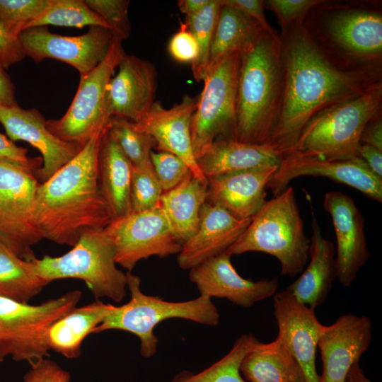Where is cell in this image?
<instances>
[{
	"label": "cell",
	"mask_w": 382,
	"mask_h": 382,
	"mask_svg": "<svg viewBox=\"0 0 382 382\" xmlns=\"http://www.w3.org/2000/svg\"><path fill=\"white\" fill-rule=\"evenodd\" d=\"M30 366L23 382H70V374L54 361L44 358Z\"/></svg>",
	"instance_id": "obj_43"
},
{
	"label": "cell",
	"mask_w": 382,
	"mask_h": 382,
	"mask_svg": "<svg viewBox=\"0 0 382 382\" xmlns=\"http://www.w3.org/2000/svg\"><path fill=\"white\" fill-rule=\"evenodd\" d=\"M241 52L229 54L209 68L191 122L197 161L219 137L233 138Z\"/></svg>",
	"instance_id": "obj_10"
},
{
	"label": "cell",
	"mask_w": 382,
	"mask_h": 382,
	"mask_svg": "<svg viewBox=\"0 0 382 382\" xmlns=\"http://www.w3.org/2000/svg\"><path fill=\"white\" fill-rule=\"evenodd\" d=\"M251 219H238L223 208L206 202L202 207L197 231L182 245L178 263L190 270L224 253L238 240Z\"/></svg>",
	"instance_id": "obj_23"
},
{
	"label": "cell",
	"mask_w": 382,
	"mask_h": 382,
	"mask_svg": "<svg viewBox=\"0 0 382 382\" xmlns=\"http://www.w3.org/2000/svg\"><path fill=\"white\" fill-rule=\"evenodd\" d=\"M150 159L163 192L175 187L191 172L181 158L168 152L152 151Z\"/></svg>",
	"instance_id": "obj_40"
},
{
	"label": "cell",
	"mask_w": 382,
	"mask_h": 382,
	"mask_svg": "<svg viewBox=\"0 0 382 382\" xmlns=\"http://www.w3.org/2000/svg\"><path fill=\"white\" fill-rule=\"evenodd\" d=\"M381 101L380 81L361 95L320 112L303 129L293 152L326 159L357 157L364 129L379 115Z\"/></svg>",
	"instance_id": "obj_6"
},
{
	"label": "cell",
	"mask_w": 382,
	"mask_h": 382,
	"mask_svg": "<svg viewBox=\"0 0 382 382\" xmlns=\"http://www.w3.org/2000/svg\"><path fill=\"white\" fill-rule=\"evenodd\" d=\"M37 170L0 160V243L27 261L36 258L33 246L43 238L33 214Z\"/></svg>",
	"instance_id": "obj_11"
},
{
	"label": "cell",
	"mask_w": 382,
	"mask_h": 382,
	"mask_svg": "<svg viewBox=\"0 0 382 382\" xmlns=\"http://www.w3.org/2000/svg\"><path fill=\"white\" fill-rule=\"evenodd\" d=\"M325 34L349 59L370 66L382 54V17L368 10L342 8L324 22Z\"/></svg>",
	"instance_id": "obj_22"
},
{
	"label": "cell",
	"mask_w": 382,
	"mask_h": 382,
	"mask_svg": "<svg viewBox=\"0 0 382 382\" xmlns=\"http://www.w3.org/2000/svg\"><path fill=\"white\" fill-rule=\"evenodd\" d=\"M210 0H180L178 1L179 10L185 16L195 14L204 8Z\"/></svg>",
	"instance_id": "obj_50"
},
{
	"label": "cell",
	"mask_w": 382,
	"mask_h": 382,
	"mask_svg": "<svg viewBox=\"0 0 382 382\" xmlns=\"http://www.w3.org/2000/svg\"><path fill=\"white\" fill-rule=\"evenodd\" d=\"M108 129L132 166L151 161V149L156 146L153 138L138 130L134 123L127 119L111 117Z\"/></svg>",
	"instance_id": "obj_36"
},
{
	"label": "cell",
	"mask_w": 382,
	"mask_h": 382,
	"mask_svg": "<svg viewBox=\"0 0 382 382\" xmlns=\"http://www.w3.org/2000/svg\"><path fill=\"white\" fill-rule=\"evenodd\" d=\"M323 208L330 214L337 241V278L349 286L370 256L364 233V220L354 199L340 191H329Z\"/></svg>",
	"instance_id": "obj_17"
},
{
	"label": "cell",
	"mask_w": 382,
	"mask_h": 382,
	"mask_svg": "<svg viewBox=\"0 0 382 382\" xmlns=\"http://www.w3.org/2000/svg\"><path fill=\"white\" fill-rule=\"evenodd\" d=\"M115 36L108 28L89 27L85 34L66 36L51 33L45 26L23 30L18 36L25 56L35 62L54 59L74 67L83 76L106 56Z\"/></svg>",
	"instance_id": "obj_13"
},
{
	"label": "cell",
	"mask_w": 382,
	"mask_h": 382,
	"mask_svg": "<svg viewBox=\"0 0 382 382\" xmlns=\"http://www.w3.org/2000/svg\"><path fill=\"white\" fill-rule=\"evenodd\" d=\"M126 274L130 300L119 306L110 304L108 314L92 333L112 329L131 332L140 340L141 354L150 357L156 352L158 342L154 330L166 319L178 318L209 326L218 325L219 313L209 297L199 294L187 301H167L144 294L140 278L131 272Z\"/></svg>",
	"instance_id": "obj_5"
},
{
	"label": "cell",
	"mask_w": 382,
	"mask_h": 382,
	"mask_svg": "<svg viewBox=\"0 0 382 382\" xmlns=\"http://www.w3.org/2000/svg\"><path fill=\"white\" fill-rule=\"evenodd\" d=\"M81 296L74 290L39 305L0 297V361L11 356L32 366L49 357L48 330L76 306Z\"/></svg>",
	"instance_id": "obj_8"
},
{
	"label": "cell",
	"mask_w": 382,
	"mask_h": 382,
	"mask_svg": "<svg viewBox=\"0 0 382 382\" xmlns=\"http://www.w3.org/2000/svg\"><path fill=\"white\" fill-rule=\"evenodd\" d=\"M279 166L241 170L208 179L207 202L238 219H251L267 201V185Z\"/></svg>",
	"instance_id": "obj_24"
},
{
	"label": "cell",
	"mask_w": 382,
	"mask_h": 382,
	"mask_svg": "<svg viewBox=\"0 0 382 382\" xmlns=\"http://www.w3.org/2000/svg\"><path fill=\"white\" fill-rule=\"evenodd\" d=\"M372 323L366 316H340L324 327L319 339L323 362L321 382H344L351 367L359 362L370 345Z\"/></svg>",
	"instance_id": "obj_19"
},
{
	"label": "cell",
	"mask_w": 382,
	"mask_h": 382,
	"mask_svg": "<svg viewBox=\"0 0 382 382\" xmlns=\"http://www.w3.org/2000/svg\"><path fill=\"white\" fill-rule=\"evenodd\" d=\"M284 66L280 36L264 30L241 52L233 138L270 144L281 106Z\"/></svg>",
	"instance_id": "obj_3"
},
{
	"label": "cell",
	"mask_w": 382,
	"mask_h": 382,
	"mask_svg": "<svg viewBox=\"0 0 382 382\" xmlns=\"http://www.w3.org/2000/svg\"><path fill=\"white\" fill-rule=\"evenodd\" d=\"M110 303L96 301L81 307H74L55 321L47 335L48 347L68 359L81 354L83 340L98 326L108 313Z\"/></svg>",
	"instance_id": "obj_29"
},
{
	"label": "cell",
	"mask_w": 382,
	"mask_h": 382,
	"mask_svg": "<svg viewBox=\"0 0 382 382\" xmlns=\"http://www.w3.org/2000/svg\"><path fill=\"white\" fill-rule=\"evenodd\" d=\"M168 51L173 59L182 63H193L198 55V47L193 35L184 23L170 39Z\"/></svg>",
	"instance_id": "obj_42"
},
{
	"label": "cell",
	"mask_w": 382,
	"mask_h": 382,
	"mask_svg": "<svg viewBox=\"0 0 382 382\" xmlns=\"http://www.w3.org/2000/svg\"><path fill=\"white\" fill-rule=\"evenodd\" d=\"M52 0H0V21L14 37L36 19Z\"/></svg>",
	"instance_id": "obj_38"
},
{
	"label": "cell",
	"mask_w": 382,
	"mask_h": 382,
	"mask_svg": "<svg viewBox=\"0 0 382 382\" xmlns=\"http://www.w3.org/2000/svg\"><path fill=\"white\" fill-rule=\"evenodd\" d=\"M256 21L262 28L267 31L274 30L268 23L264 12V1L261 0H223Z\"/></svg>",
	"instance_id": "obj_46"
},
{
	"label": "cell",
	"mask_w": 382,
	"mask_h": 382,
	"mask_svg": "<svg viewBox=\"0 0 382 382\" xmlns=\"http://www.w3.org/2000/svg\"><path fill=\"white\" fill-rule=\"evenodd\" d=\"M264 30L253 18L222 0L210 47L208 69L229 54L245 50Z\"/></svg>",
	"instance_id": "obj_31"
},
{
	"label": "cell",
	"mask_w": 382,
	"mask_h": 382,
	"mask_svg": "<svg viewBox=\"0 0 382 382\" xmlns=\"http://www.w3.org/2000/svg\"><path fill=\"white\" fill-rule=\"evenodd\" d=\"M189 277L200 295L224 298L244 308L273 296L279 286L277 278L254 282L242 277L226 252L192 267Z\"/></svg>",
	"instance_id": "obj_20"
},
{
	"label": "cell",
	"mask_w": 382,
	"mask_h": 382,
	"mask_svg": "<svg viewBox=\"0 0 382 382\" xmlns=\"http://www.w3.org/2000/svg\"><path fill=\"white\" fill-rule=\"evenodd\" d=\"M357 156L375 175L382 179V150L369 144H360Z\"/></svg>",
	"instance_id": "obj_47"
},
{
	"label": "cell",
	"mask_w": 382,
	"mask_h": 382,
	"mask_svg": "<svg viewBox=\"0 0 382 382\" xmlns=\"http://www.w3.org/2000/svg\"><path fill=\"white\" fill-rule=\"evenodd\" d=\"M280 38L284 86L270 145L284 157L294 151L302 131L316 115L381 81L373 67L340 66L303 22L283 30Z\"/></svg>",
	"instance_id": "obj_1"
},
{
	"label": "cell",
	"mask_w": 382,
	"mask_h": 382,
	"mask_svg": "<svg viewBox=\"0 0 382 382\" xmlns=\"http://www.w3.org/2000/svg\"><path fill=\"white\" fill-rule=\"evenodd\" d=\"M314 311L286 289L274 296L277 338L297 361L306 382H321L316 369V353L325 325Z\"/></svg>",
	"instance_id": "obj_15"
},
{
	"label": "cell",
	"mask_w": 382,
	"mask_h": 382,
	"mask_svg": "<svg viewBox=\"0 0 382 382\" xmlns=\"http://www.w3.org/2000/svg\"><path fill=\"white\" fill-rule=\"evenodd\" d=\"M107 88L109 115L138 122L155 102L157 71L148 60L125 54Z\"/></svg>",
	"instance_id": "obj_21"
},
{
	"label": "cell",
	"mask_w": 382,
	"mask_h": 382,
	"mask_svg": "<svg viewBox=\"0 0 382 382\" xmlns=\"http://www.w3.org/2000/svg\"><path fill=\"white\" fill-rule=\"evenodd\" d=\"M240 371L250 382H306L301 369L282 343L257 340L243 357Z\"/></svg>",
	"instance_id": "obj_30"
},
{
	"label": "cell",
	"mask_w": 382,
	"mask_h": 382,
	"mask_svg": "<svg viewBox=\"0 0 382 382\" xmlns=\"http://www.w3.org/2000/svg\"><path fill=\"white\" fill-rule=\"evenodd\" d=\"M122 41L115 37L105 58L89 73L80 76L76 93L63 117L47 121L49 131L59 139L83 147L107 127L110 119L107 88L126 54Z\"/></svg>",
	"instance_id": "obj_9"
},
{
	"label": "cell",
	"mask_w": 382,
	"mask_h": 382,
	"mask_svg": "<svg viewBox=\"0 0 382 382\" xmlns=\"http://www.w3.org/2000/svg\"><path fill=\"white\" fill-rule=\"evenodd\" d=\"M0 123L11 141H26L40 152L42 165L35 174L40 183L47 181L82 149L52 134L37 109L0 105Z\"/></svg>",
	"instance_id": "obj_16"
},
{
	"label": "cell",
	"mask_w": 382,
	"mask_h": 382,
	"mask_svg": "<svg viewBox=\"0 0 382 382\" xmlns=\"http://www.w3.org/2000/svg\"><path fill=\"white\" fill-rule=\"evenodd\" d=\"M16 89L9 75L5 69L0 68V105H12L17 104Z\"/></svg>",
	"instance_id": "obj_49"
},
{
	"label": "cell",
	"mask_w": 382,
	"mask_h": 382,
	"mask_svg": "<svg viewBox=\"0 0 382 382\" xmlns=\"http://www.w3.org/2000/svg\"><path fill=\"white\" fill-rule=\"evenodd\" d=\"M344 382H372L366 378L362 369L359 365V362L354 364L346 375Z\"/></svg>",
	"instance_id": "obj_51"
},
{
	"label": "cell",
	"mask_w": 382,
	"mask_h": 382,
	"mask_svg": "<svg viewBox=\"0 0 382 382\" xmlns=\"http://www.w3.org/2000/svg\"><path fill=\"white\" fill-rule=\"evenodd\" d=\"M98 161L100 192L113 219L132 212L130 185L132 164L108 127L102 132Z\"/></svg>",
	"instance_id": "obj_27"
},
{
	"label": "cell",
	"mask_w": 382,
	"mask_h": 382,
	"mask_svg": "<svg viewBox=\"0 0 382 382\" xmlns=\"http://www.w3.org/2000/svg\"><path fill=\"white\" fill-rule=\"evenodd\" d=\"M0 160L39 169L42 157L29 158L28 149L16 146L13 141L0 133Z\"/></svg>",
	"instance_id": "obj_44"
},
{
	"label": "cell",
	"mask_w": 382,
	"mask_h": 382,
	"mask_svg": "<svg viewBox=\"0 0 382 382\" xmlns=\"http://www.w3.org/2000/svg\"><path fill=\"white\" fill-rule=\"evenodd\" d=\"M103 131L38 185L33 214L43 238L73 247L83 231L105 228L113 219L98 185V156Z\"/></svg>",
	"instance_id": "obj_2"
},
{
	"label": "cell",
	"mask_w": 382,
	"mask_h": 382,
	"mask_svg": "<svg viewBox=\"0 0 382 382\" xmlns=\"http://www.w3.org/2000/svg\"><path fill=\"white\" fill-rule=\"evenodd\" d=\"M309 245L294 190L288 187L265 202L226 253L231 256L251 251L267 253L279 261L281 274L294 277L307 265Z\"/></svg>",
	"instance_id": "obj_4"
},
{
	"label": "cell",
	"mask_w": 382,
	"mask_h": 382,
	"mask_svg": "<svg viewBox=\"0 0 382 382\" xmlns=\"http://www.w3.org/2000/svg\"><path fill=\"white\" fill-rule=\"evenodd\" d=\"M221 6L222 0H210L199 12L185 16L184 24L198 47L197 57L191 64L193 77L197 82L204 80L208 70L210 47Z\"/></svg>",
	"instance_id": "obj_34"
},
{
	"label": "cell",
	"mask_w": 382,
	"mask_h": 382,
	"mask_svg": "<svg viewBox=\"0 0 382 382\" xmlns=\"http://www.w3.org/2000/svg\"><path fill=\"white\" fill-rule=\"evenodd\" d=\"M282 158L269 144H249L219 137L197 161L208 180L228 173L279 166Z\"/></svg>",
	"instance_id": "obj_26"
},
{
	"label": "cell",
	"mask_w": 382,
	"mask_h": 382,
	"mask_svg": "<svg viewBox=\"0 0 382 382\" xmlns=\"http://www.w3.org/2000/svg\"><path fill=\"white\" fill-rule=\"evenodd\" d=\"M326 2L322 0H268L265 7L273 11L282 30L296 23L303 22L313 8Z\"/></svg>",
	"instance_id": "obj_41"
},
{
	"label": "cell",
	"mask_w": 382,
	"mask_h": 382,
	"mask_svg": "<svg viewBox=\"0 0 382 382\" xmlns=\"http://www.w3.org/2000/svg\"><path fill=\"white\" fill-rule=\"evenodd\" d=\"M47 284L33 261L19 257L0 243V297L28 303Z\"/></svg>",
	"instance_id": "obj_32"
},
{
	"label": "cell",
	"mask_w": 382,
	"mask_h": 382,
	"mask_svg": "<svg viewBox=\"0 0 382 382\" xmlns=\"http://www.w3.org/2000/svg\"><path fill=\"white\" fill-rule=\"evenodd\" d=\"M88 7L105 23L108 30L121 40L129 37L128 0H85Z\"/></svg>",
	"instance_id": "obj_39"
},
{
	"label": "cell",
	"mask_w": 382,
	"mask_h": 382,
	"mask_svg": "<svg viewBox=\"0 0 382 382\" xmlns=\"http://www.w3.org/2000/svg\"><path fill=\"white\" fill-rule=\"evenodd\" d=\"M311 228L310 262L286 290L301 303L315 310L324 303L331 290L332 282L337 278V267L334 245L323 236L315 217Z\"/></svg>",
	"instance_id": "obj_25"
},
{
	"label": "cell",
	"mask_w": 382,
	"mask_h": 382,
	"mask_svg": "<svg viewBox=\"0 0 382 382\" xmlns=\"http://www.w3.org/2000/svg\"><path fill=\"white\" fill-rule=\"evenodd\" d=\"M257 340L251 334H243L221 359L198 374L180 373L171 382H245L241 374V363Z\"/></svg>",
	"instance_id": "obj_33"
},
{
	"label": "cell",
	"mask_w": 382,
	"mask_h": 382,
	"mask_svg": "<svg viewBox=\"0 0 382 382\" xmlns=\"http://www.w3.org/2000/svg\"><path fill=\"white\" fill-rule=\"evenodd\" d=\"M360 144H366L382 150V121L378 115L368 122L361 134Z\"/></svg>",
	"instance_id": "obj_48"
},
{
	"label": "cell",
	"mask_w": 382,
	"mask_h": 382,
	"mask_svg": "<svg viewBox=\"0 0 382 382\" xmlns=\"http://www.w3.org/2000/svg\"><path fill=\"white\" fill-rule=\"evenodd\" d=\"M207 199V185L192 173L175 187L163 192L159 204L170 228L183 245L197 231L202 205Z\"/></svg>",
	"instance_id": "obj_28"
},
{
	"label": "cell",
	"mask_w": 382,
	"mask_h": 382,
	"mask_svg": "<svg viewBox=\"0 0 382 382\" xmlns=\"http://www.w3.org/2000/svg\"><path fill=\"white\" fill-rule=\"evenodd\" d=\"M104 231L114 245L116 263L128 272L141 260L178 254L182 248L159 203L112 219Z\"/></svg>",
	"instance_id": "obj_12"
},
{
	"label": "cell",
	"mask_w": 382,
	"mask_h": 382,
	"mask_svg": "<svg viewBox=\"0 0 382 382\" xmlns=\"http://www.w3.org/2000/svg\"><path fill=\"white\" fill-rule=\"evenodd\" d=\"M47 25L108 28L105 23L88 7L85 0H52L47 8L26 29Z\"/></svg>",
	"instance_id": "obj_35"
},
{
	"label": "cell",
	"mask_w": 382,
	"mask_h": 382,
	"mask_svg": "<svg viewBox=\"0 0 382 382\" xmlns=\"http://www.w3.org/2000/svg\"><path fill=\"white\" fill-rule=\"evenodd\" d=\"M25 57L18 38L11 35L0 21V68L8 69Z\"/></svg>",
	"instance_id": "obj_45"
},
{
	"label": "cell",
	"mask_w": 382,
	"mask_h": 382,
	"mask_svg": "<svg viewBox=\"0 0 382 382\" xmlns=\"http://www.w3.org/2000/svg\"><path fill=\"white\" fill-rule=\"evenodd\" d=\"M301 176L326 178L382 202V179L375 175L358 156L348 159H326L292 152L282 158L267 188L276 197L289 187L292 180Z\"/></svg>",
	"instance_id": "obj_14"
},
{
	"label": "cell",
	"mask_w": 382,
	"mask_h": 382,
	"mask_svg": "<svg viewBox=\"0 0 382 382\" xmlns=\"http://www.w3.org/2000/svg\"><path fill=\"white\" fill-rule=\"evenodd\" d=\"M33 262L48 284L74 278L83 280L96 299L107 297L119 303L126 296L127 274L116 267L114 245L104 228L85 230L63 255H45Z\"/></svg>",
	"instance_id": "obj_7"
},
{
	"label": "cell",
	"mask_w": 382,
	"mask_h": 382,
	"mask_svg": "<svg viewBox=\"0 0 382 382\" xmlns=\"http://www.w3.org/2000/svg\"><path fill=\"white\" fill-rule=\"evenodd\" d=\"M163 190L151 162L132 166L130 201L133 212L154 207L159 203Z\"/></svg>",
	"instance_id": "obj_37"
},
{
	"label": "cell",
	"mask_w": 382,
	"mask_h": 382,
	"mask_svg": "<svg viewBox=\"0 0 382 382\" xmlns=\"http://www.w3.org/2000/svg\"><path fill=\"white\" fill-rule=\"evenodd\" d=\"M197 98L185 95L182 100L170 108L155 101L149 110L137 122L135 127L155 141L158 151L173 154L190 168L194 177L208 185L193 153L191 122L196 110Z\"/></svg>",
	"instance_id": "obj_18"
}]
</instances>
